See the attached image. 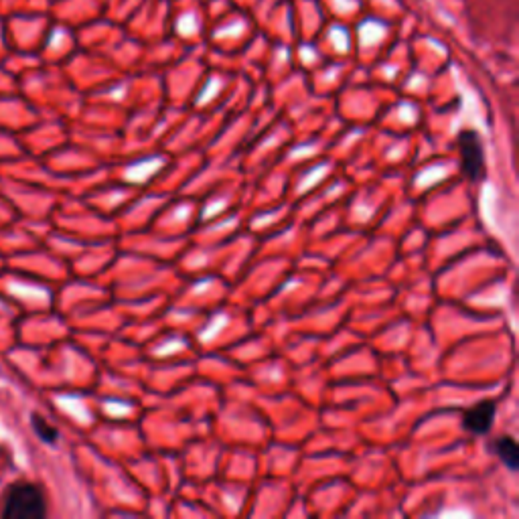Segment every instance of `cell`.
<instances>
[{
    "mask_svg": "<svg viewBox=\"0 0 519 519\" xmlns=\"http://www.w3.org/2000/svg\"><path fill=\"white\" fill-rule=\"evenodd\" d=\"M461 146V169L471 181H479L485 171V153L483 142L475 130H465L459 134Z\"/></svg>",
    "mask_w": 519,
    "mask_h": 519,
    "instance_id": "7a4b0ae2",
    "label": "cell"
},
{
    "mask_svg": "<svg viewBox=\"0 0 519 519\" xmlns=\"http://www.w3.org/2000/svg\"><path fill=\"white\" fill-rule=\"evenodd\" d=\"M495 420V402H481L467 410L463 416V426L471 434H487Z\"/></svg>",
    "mask_w": 519,
    "mask_h": 519,
    "instance_id": "3957f363",
    "label": "cell"
},
{
    "mask_svg": "<svg viewBox=\"0 0 519 519\" xmlns=\"http://www.w3.org/2000/svg\"><path fill=\"white\" fill-rule=\"evenodd\" d=\"M33 428L35 432L45 440V442H55L57 440V430L53 426H49V422H45L43 418H39L37 414L33 416Z\"/></svg>",
    "mask_w": 519,
    "mask_h": 519,
    "instance_id": "5b68a950",
    "label": "cell"
},
{
    "mask_svg": "<svg viewBox=\"0 0 519 519\" xmlns=\"http://www.w3.org/2000/svg\"><path fill=\"white\" fill-rule=\"evenodd\" d=\"M0 513L5 519H43L47 515V501L37 485L17 483L9 489Z\"/></svg>",
    "mask_w": 519,
    "mask_h": 519,
    "instance_id": "6da1fadb",
    "label": "cell"
},
{
    "mask_svg": "<svg viewBox=\"0 0 519 519\" xmlns=\"http://www.w3.org/2000/svg\"><path fill=\"white\" fill-rule=\"evenodd\" d=\"M495 453L511 471L519 467V447L511 436H501L495 440Z\"/></svg>",
    "mask_w": 519,
    "mask_h": 519,
    "instance_id": "277c9868",
    "label": "cell"
}]
</instances>
